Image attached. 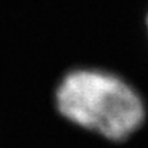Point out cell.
<instances>
[{
    "label": "cell",
    "mask_w": 148,
    "mask_h": 148,
    "mask_svg": "<svg viewBox=\"0 0 148 148\" xmlns=\"http://www.w3.org/2000/svg\"><path fill=\"white\" fill-rule=\"evenodd\" d=\"M56 103L69 121L114 141L135 132L145 115L141 98L127 82L95 69L68 73L56 91Z\"/></svg>",
    "instance_id": "obj_1"
}]
</instances>
